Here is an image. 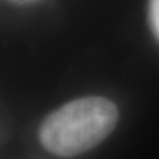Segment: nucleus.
<instances>
[{
  "label": "nucleus",
  "instance_id": "nucleus-1",
  "mask_svg": "<svg viewBox=\"0 0 159 159\" xmlns=\"http://www.w3.org/2000/svg\"><path fill=\"white\" fill-rule=\"evenodd\" d=\"M118 121V109L105 97H83L52 112L40 128V142L59 156H75L106 139Z\"/></svg>",
  "mask_w": 159,
  "mask_h": 159
},
{
  "label": "nucleus",
  "instance_id": "nucleus-2",
  "mask_svg": "<svg viewBox=\"0 0 159 159\" xmlns=\"http://www.w3.org/2000/svg\"><path fill=\"white\" fill-rule=\"evenodd\" d=\"M149 21H150L155 35L159 40V0L149 2Z\"/></svg>",
  "mask_w": 159,
  "mask_h": 159
}]
</instances>
